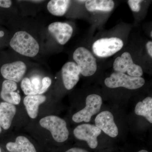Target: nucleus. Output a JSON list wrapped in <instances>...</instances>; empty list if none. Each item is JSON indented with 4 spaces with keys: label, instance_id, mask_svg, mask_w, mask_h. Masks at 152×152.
Returning <instances> with one entry per match:
<instances>
[{
    "label": "nucleus",
    "instance_id": "nucleus-1",
    "mask_svg": "<svg viewBox=\"0 0 152 152\" xmlns=\"http://www.w3.org/2000/svg\"><path fill=\"white\" fill-rule=\"evenodd\" d=\"M10 45L14 50L25 56L35 57L39 50L38 42L25 31L17 32L11 39Z\"/></svg>",
    "mask_w": 152,
    "mask_h": 152
},
{
    "label": "nucleus",
    "instance_id": "nucleus-29",
    "mask_svg": "<svg viewBox=\"0 0 152 152\" xmlns=\"http://www.w3.org/2000/svg\"><path fill=\"white\" fill-rule=\"evenodd\" d=\"M137 152H149L148 151H147V150H140V151H138Z\"/></svg>",
    "mask_w": 152,
    "mask_h": 152
},
{
    "label": "nucleus",
    "instance_id": "nucleus-2",
    "mask_svg": "<svg viewBox=\"0 0 152 152\" xmlns=\"http://www.w3.org/2000/svg\"><path fill=\"white\" fill-rule=\"evenodd\" d=\"M73 58L82 75L90 77L96 72V59L88 49L84 47H79L74 51Z\"/></svg>",
    "mask_w": 152,
    "mask_h": 152
},
{
    "label": "nucleus",
    "instance_id": "nucleus-13",
    "mask_svg": "<svg viewBox=\"0 0 152 152\" xmlns=\"http://www.w3.org/2000/svg\"><path fill=\"white\" fill-rule=\"evenodd\" d=\"M16 111L15 106L13 104L6 102L0 103V125L4 129L10 127Z\"/></svg>",
    "mask_w": 152,
    "mask_h": 152
},
{
    "label": "nucleus",
    "instance_id": "nucleus-20",
    "mask_svg": "<svg viewBox=\"0 0 152 152\" xmlns=\"http://www.w3.org/2000/svg\"><path fill=\"white\" fill-rule=\"evenodd\" d=\"M21 88L26 96H32L39 94V91L36 89L31 83L30 79L28 78H25L22 80Z\"/></svg>",
    "mask_w": 152,
    "mask_h": 152
},
{
    "label": "nucleus",
    "instance_id": "nucleus-17",
    "mask_svg": "<svg viewBox=\"0 0 152 152\" xmlns=\"http://www.w3.org/2000/svg\"><path fill=\"white\" fill-rule=\"evenodd\" d=\"M135 113L139 116L145 117L151 124H152V98L147 97L142 102L136 104Z\"/></svg>",
    "mask_w": 152,
    "mask_h": 152
},
{
    "label": "nucleus",
    "instance_id": "nucleus-15",
    "mask_svg": "<svg viewBox=\"0 0 152 152\" xmlns=\"http://www.w3.org/2000/svg\"><path fill=\"white\" fill-rule=\"evenodd\" d=\"M10 152H37L34 146L26 137L19 136L15 142H10L6 145Z\"/></svg>",
    "mask_w": 152,
    "mask_h": 152
},
{
    "label": "nucleus",
    "instance_id": "nucleus-19",
    "mask_svg": "<svg viewBox=\"0 0 152 152\" xmlns=\"http://www.w3.org/2000/svg\"><path fill=\"white\" fill-rule=\"evenodd\" d=\"M17 88L18 86L15 82L7 80L4 81L0 94L1 99L6 102L14 104L11 94L12 92L15 91Z\"/></svg>",
    "mask_w": 152,
    "mask_h": 152
},
{
    "label": "nucleus",
    "instance_id": "nucleus-30",
    "mask_svg": "<svg viewBox=\"0 0 152 152\" xmlns=\"http://www.w3.org/2000/svg\"><path fill=\"white\" fill-rule=\"evenodd\" d=\"M150 35L151 36V37L152 38V31H151V34H150Z\"/></svg>",
    "mask_w": 152,
    "mask_h": 152
},
{
    "label": "nucleus",
    "instance_id": "nucleus-25",
    "mask_svg": "<svg viewBox=\"0 0 152 152\" xmlns=\"http://www.w3.org/2000/svg\"><path fill=\"white\" fill-rule=\"evenodd\" d=\"M12 4V1L10 0H0V7L8 8Z\"/></svg>",
    "mask_w": 152,
    "mask_h": 152
},
{
    "label": "nucleus",
    "instance_id": "nucleus-8",
    "mask_svg": "<svg viewBox=\"0 0 152 152\" xmlns=\"http://www.w3.org/2000/svg\"><path fill=\"white\" fill-rule=\"evenodd\" d=\"M102 131L95 125L82 124L79 125L74 130V134L76 138L86 142L90 148L94 149L98 145L97 137Z\"/></svg>",
    "mask_w": 152,
    "mask_h": 152
},
{
    "label": "nucleus",
    "instance_id": "nucleus-31",
    "mask_svg": "<svg viewBox=\"0 0 152 152\" xmlns=\"http://www.w3.org/2000/svg\"><path fill=\"white\" fill-rule=\"evenodd\" d=\"M1 132V126L0 125V133Z\"/></svg>",
    "mask_w": 152,
    "mask_h": 152
},
{
    "label": "nucleus",
    "instance_id": "nucleus-9",
    "mask_svg": "<svg viewBox=\"0 0 152 152\" xmlns=\"http://www.w3.org/2000/svg\"><path fill=\"white\" fill-rule=\"evenodd\" d=\"M95 122V126L109 137L115 138L118 134V129L110 112L106 110L101 112L96 116Z\"/></svg>",
    "mask_w": 152,
    "mask_h": 152
},
{
    "label": "nucleus",
    "instance_id": "nucleus-32",
    "mask_svg": "<svg viewBox=\"0 0 152 152\" xmlns=\"http://www.w3.org/2000/svg\"><path fill=\"white\" fill-rule=\"evenodd\" d=\"M0 152H1V148H0Z\"/></svg>",
    "mask_w": 152,
    "mask_h": 152
},
{
    "label": "nucleus",
    "instance_id": "nucleus-7",
    "mask_svg": "<svg viewBox=\"0 0 152 152\" xmlns=\"http://www.w3.org/2000/svg\"><path fill=\"white\" fill-rule=\"evenodd\" d=\"M113 68L115 72L122 73L131 77H140L143 74L141 66L134 62L131 54L128 52L123 53L115 59Z\"/></svg>",
    "mask_w": 152,
    "mask_h": 152
},
{
    "label": "nucleus",
    "instance_id": "nucleus-26",
    "mask_svg": "<svg viewBox=\"0 0 152 152\" xmlns=\"http://www.w3.org/2000/svg\"><path fill=\"white\" fill-rule=\"evenodd\" d=\"M146 48L148 52V54L152 58V41H149L147 42L146 44Z\"/></svg>",
    "mask_w": 152,
    "mask_h": 152
},
{
    "label": "nucleus",
    "instance_id": "nucleus-10",
    "mask_svg": "<svg viewBox=\"0 0 152 152\" xmlns=\"http://www.w3.org/2000/svg\"><path fill=\"white\" fill-rule=\"evenodd\" d=\"M26 70V66L24 63L17 61L3 65L1 68V72L4 78L7 80L18 83L23 79Z\"/></svg>",
    "mask_w": 152,
    "mask_h": 152
},
{
    "label": "nucleus",
    "instance_id": "nucleus-3",
    "mask_svg": "<svg viewBox=\"0 0 152 152\" xmlns=\"http://www.w3.org/2000/svg\"><path fill=\"white\" fill-rule=\"evenodd\" d=\"M124 46V42L119 38H102L98 39L93 43L92 50L96 56L107 58L120 51Z\"/></svg>",
    "mask_w": 152,
    "mask_h": 152
},
{
    "label": "nucleus",
    "instance_id": "nucleus-23",
    "mask_svg": "<svg viewBox=\"0 0 152 152\" xmlns=\"http://www.w3.org/2000/svg\"><path fill=\"white\" fill-rule=\"evenodd\" d=\"M30 80L32 84L35 88L36 89L39 91L42 87V80L40 78L39 76H34L31 77Z\"/></svg>",
    "mask_w": 152,
    "mask_h": 152
},
{
    "label": "nucleus",
    "instance_id": "nucleus-28",
    "mask_svg": "<svg viewBox=\"0 0 152 152\" xmlns=\"http://www.w3.org/2000/svg\"><path fill=\"white\" fill-rule=\"evenodd\" d=\"M4 34V33L3 31H0V37H3Z\"/></svg>",
    "mask_w": 152,
    "mask_h": 152
},
{
    "label": "nucleus",
    "instance_id": "nucleus-24",
    "mask_svg": "<svg viewBox=\"0 0 152 152\" xmlns=\"http://www.w3.org/2000/svg\"><path fill=\"white\" fill-rule=\"evenodd\" d=\"M11 96L14 105H18L21 101V97L18 93L15 91L12 92L11 94Z\"/></svg>",
    "mask_w": 152,
    "mask_h": 152
},
{
    "label": "nucleus",
    "instance_id": "nucleus-18",
    "mask_svg": "<svg viewBox=\"0 0 152 152\" xmlns=\"http://www.w3.org/2000/svg\"><path fill=\"white\" fill-rule=\"evenodd\" d=\"M71 1L69 0H52L48 4V10L56 16H63L67 11Z\"/></svg>",
    "mask_w": 152,
    "mask_h": 152
},
{
    "label": "nucleus",
    "instance_id": "nucleus-11",
    "mask_svg": "<svg viewBox=\"0 0 152 152\" xmlns=\"http://www.w3.org/2000/svg\"><path fill=\"white\" fill-rule=\"evenodd\" d=\"M48 31L61 45H65L72 35L73 29L67 23L56 22L52 23L48 28Z\"/></svg>",
    "mask_w": 152,
    "mask_h": 152
},
{
    "label": "nucleus",
    "instance_id": "nucleus-12",
    "mask_svg": "<svg viewBox=\"0 0 152 152\" xmlns=\"http://www.w3.org/2000/svg\"><path fill=\"white\" fill-rule=\"evenodd\" d=\"M80 75L77 65L73 62L66 63L62 68V77L65 88L72 89L80 80Z\"/></svg>",
    "mask_w": 152,
    "mask_h": 152
},
{
    "label": "nucleus",
    "instance_id": "nucleus-21",
    "mask_svg": "<svg viewBox=\"0 0 152 152\" xmlns=\"http://www.w3.org/2000/svg\"><path fill=\"white\" fill-rule=\"evenodd\" d=\"M143 1L141 0H129L127 3L130 8L133 12H138L140 10L141 7V4Z\"/></svg>",
    "mask_w": 152,
    "mask_h": 152
},
{
    "label": "nucleus",
    "instance_id": "nucleus-14",
    "mask_svg": "<svg viewBox=\"0 0 152 152\" xmlns=\"http://www.w3.org/2000/svg\"><path fill=\"white\" fill-rule=\"evenodd\" d=\"M46 97L44 95L37 94L27 96L24 99V104L29 116L35 119L37 116L39 106L45 102Z\"/></svg>",
    "mask_w": 152,
    "mask_h": 152
},
{
    "label": "nucleus",
    "instance_id": "nucleus-22",
    "mask_svg": "<svg viewBox=\"0 0 152 152\" xmlns=\"http://www.w3.org/2000/svg\"><path fill=\"white\" fill-rule=\"evenodd\" d=\"M52 83V80L49 77H45L42 80V87L39 91V94L42 95L46 92Z\"/></svg>",
    "mask_w": 152,
    "mask_h": 152
},
{
    "label": "nucleus",
    "instance_id": "nucleus-16",
    "mask_svg": "<svg viewBox=\"0 0 152 152\" xmlns=\"http://www.w3.org/2000/svg\"><path fill=\"white\" fill-rule=\"evenodd\" d=\"M85 3L86 9L90 12H110L115 7V3L112 0H88Z\"/></svg>",
    "mask_w": 152,
    "mask_h": 152
},
{
    "label": "nucleus",
    "instance_id": "nucleus-6",
    "mask_svg": "<svg viewBox=\"0 0 152 152\" xmlns=\"http://www.w3.org/2000/svg\"><path fill=\"white\" fill-rule=\"evenodd\" d=\"M86 103L85 108L73 115L72 119L75 122H89L91 117L100 110L102 99L99 95L91 94L87 96Z\"/></svg>",
    "mask_w": 152,
    "mask_h": 152
},
{
    "label": "nucleus",
    "instance_id": "nucleus-27",
    "mask_svg": "<svg viewBox=\"0 0 152 152\" xmlns=\"http://www.w3.org/2000/svg\"><path fill=\"white\" fill-rule=\"evenodd\" d=\"M65 152H89L84 149L79 148H72L66 151Z\"/></svg>",
    "mask_w": 152,
    "mask_h": 152
},
{
    "label": "nucleus",
    "instance_id": "nucleus-4",
    "mask_svg": "<svg viewBox=\"0 0 152 152\" xmlns=\"http://www.w3.org/2000/svg\"><path fill=\"white\" fill-rule=\"evenodd\" d=\"M40 125L50 132L54 140L62 143L68 140L69 132L64 120L55 115L48 116L41 119Z\"/></svg>",
    "mask_w": 152,
    "mask_h": 152
},
{
    "label": "nucleus",
    "instance_id": "nucleus-5",
    "mask_svg": "<svg viewBox=\"0 0 152 152\" xmlns=\"http://www.w3.org/2000/svg\"><path fill=\"white\" fill-rule=\"evenodd\" d=\"M145 83L142 77H131L122 73L114 72L104 80L105 86L110 88H124L129 90H136L141 88Z\"/></svg>",
    "mask_w": 152,
    "mask_h": 152
}]
</instances>
